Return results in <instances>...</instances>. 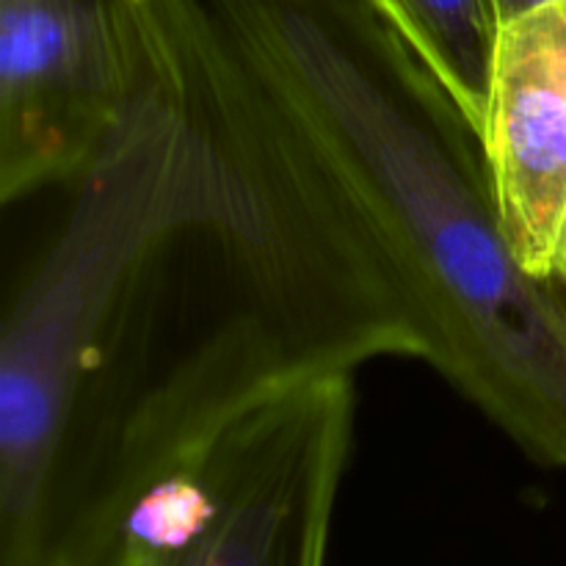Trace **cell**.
<instances>
[{"label":"cell","instance_id":"1","mask_svg":"<svg viewBox=\"0 0 566 566\" xmlns=\"http://www.w3.org/2000/svg\"><path fill=\"white\" fill-rule=\"evenodd\" d=\"M142 77L260 205L249 274L304 343L426 363L566 468V296L525 274L481 138L370 0H130Z\"/></svg>","mask_w":566,"mask_h":566},{"label":"cell","instance_id":"2","mask_svg":"<svg viewBox=\"0 0 566 566\" xmlns=\"http://www.w3.org/2000/svg\"><path fill=\"white\" fill-rule=\"evenodd\" d=\"M363 365L227 321L72 484L44 566H326Z\"/></svg>","mask_w":566,"mask_h":566},{"label":"cell","instance_id":"3","mask_svg":"<svg viewBox=\"0 0 566 566\" xmlns=\"http://www.w3.org/2000/svg\"><path fill=\"white\" fill-rule=\"evenodd\" d=\"M0 340V566H39L59 509L61 453L99 332L164 241L205 230L247 271L265 247L258 199L208 136L142 77Z\"/></svg>","mask_w":566,"mask_h":566},{"label":"cell","instance_id":"4","mask_svg":"<svg viewBox=\"0 0 566 566\" xmlns=\"http://www.w3.org/2000/svg\"><path fill=\"white\" fill-rule=\"evenodd\" d=\"M142 86L127 0H0V197L81 180Z\"/></svg>","mask_w":566,"mask_h":566},{"label":"cell","instance_id":"5","mask_svg":"<svg viewBox=\"0 0 566 566\" xmlns=\"http://www.w3.org/2000/svg\"><path fill=\"white\" fill-rule=\"evenodd\" d=\"M481 147L514 260L553 285L566 232V0L497 31Z\"/></svg>","mask_w":566,"mask_h":566},{"label":"cell","instance_id":"6","mask_svg":"<svg viewBox=\"0 0 566 566\" xmlns=\"http://www.w3.org/2000/svg\"><path fill=\"white\" fill-rule=\"evenodd\" d=\"M481 138L490 103L497 22L492 0H370Z\"/></svg>","mask_w":566,"mask_h":566},{"label":"cell","instance_id":"7","mask_svg":"<svg viewBox=\"0 0 566 566\" xmlns=\"http://www.w3.org/2000/svg\"><path fill=\"white\" fill-rule=\"evenodd\" d=\"M545 3H551V0H492L497 22H501V25H506V22H512V20H520V17L542 9Z\"/></svg>","mask_w":566,"mask_h":566}]
</instances>
